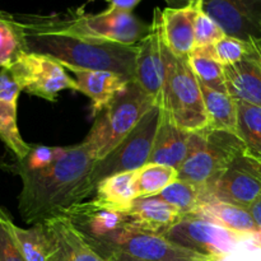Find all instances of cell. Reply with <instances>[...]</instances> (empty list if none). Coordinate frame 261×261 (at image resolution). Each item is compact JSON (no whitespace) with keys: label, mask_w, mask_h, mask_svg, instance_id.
Listing matches in <instances>:
<instances>
[{"label":"cell","mask_w":261,"mask_h":261,"mask_svg":"<svg viewBox=\"0 0 261 261\" xmlns=\"http://www.w3.org/2000/svg\"><path fill=\"white\" fill-rule=\"evenodd\" d=\"M203 10L226 36L261 42V0H203Z\"/></svg>","instance_id":"cell-12"},{"label":"cell","mask_w":261,"mask_h":261,"mask_svg":"<svg viewBox=\"0 0 261 261\" xmlns=\"http://www.w3.org/2000/svg\"><path fill=\"white\" fill-rule=\"evenodd\" d=\"M87 242L103 259L120 255L138 261H214L178 246L160 234L148 233L126 226L103 239L87 240Z\"/></svg>","instance_id":"cell-8"},{"label":"cell","mask_w":261,"mask_h":261,"mask_svg":"<svg viewBox=\"0 0 261 261\" xmlns=\"http://www.w3.org/2000/svg\"><path fill=\"white\" fill-rule=\"evenodd\" d=\"M55 242L53 261H107L101 256L66 217L45 222Z\"/></svg>","instance_id":"cell-21"},{"label":"cell","mask_w":261,"mask_h":261,"mask_svg":"<svg viewBox=\"0 0 261 261\" xmlns=\"http://www.w3.org/2000/svg\"><path fill=\"white\" fill-rule=\"evenodd\" d=\"M195 8H166L162 10V33L165 45L173 55L189 58L195 47Z\"/></svg>","instance_id":"cell-20"},{"label":"cell","mask_w":261,"mask_h":261,"mask_svg":"<svg viewBox=\"0 0 261 261\" xmlns=\"http://www.w3.org/2000/svg\"><path fill=\"white\" fill-rule=\"evenodd\" d=\"M190 135L191 133L178 127L168 112L161 106L160 124L149 163L171 166L178 171L188 155Z\"/></svg>","instance_id":"cell-19"},{"label":"cell","mask_w":261,"mask_h":261,"mask_svg":"<svg viewBox=\"0 0 261 261\" xmlns=\"http://www.w3.org/2000/svg\"><path fill=\"white\" fill-rule=\"evenodd\" d=\"M249 211H250V213L252 214L255 222H256V224L259 226V228L261 231V196L257 199L256 201H255L254 204H252L251 206H250Z\"/></svg>","instance_id":"cell-36"},{"label":"cell","mask_w":261,"mask_h":261,"mask_svg":"<svg viewBox=\"0 0 261 261\" xmlns=\"http://www.w3.org/2000/svg\"><path fill=\"white\" fill-rule=\"evenodd\" d=\"M106 260H107V261H138V260L129 259V257L120 256V255H112V256H109V257H107Z\"/></svg>","instance_id":"cell-37"},{"label":"cell","mask_w":261,"mask_h":261,"mask_svg":"<svg viewBox=\"0 0 261 261\" xmlns=\"http://www.w3.org/2000/svg\"><path fill=\"white\" fill-rule=\"evenodd\" d=\"M9 71L22 92L46 101L56 102L64 89H78L75 79L66 73V69L55 59L42 54H23Z\"/></svg>","instance_id":"cell-10"},{"label":"cell","mask_w":261,"mask_h":261,"mask_svg":"<svg viewBox=\"0 0 261 261\" xmlns=\"http://www.w3.org/2000/svg\"><path fill=\"white\" fill-rule=\"evenodd\" d=\"M124 214L127 218L126 227L160 236H165L181 218V213L175 206L155 196L138 198Z\"/></svg>","instance_id":"cell-16"},{"label":"cell","mask_w":261,"mask_h":261,"mask_svg":"<svg viewBox=\"0 0 261 261\" xmlns=\"http://www.w3.org/2000/svg\"><path fill=\"white\" fill-rule=\"evenodd\" d=\"M158 102L139 83L130 81L94 119L86 137L93 144L98 161L109 155Z\"/></svg>","instance_id":"cell-5"},{"label":"cell","mask_w":261,"mask_h":261,"mask_svg":"<svg viewBox=\"0 0 261 261\" xmlns=\"http://www.w3.org/2000/svg\"><path fill=\"white\" fill-rule=\"evenodd\" d=\"M12 217L0 205V261H27L10 229Z\"/></svg>","instance_id":"cell-33"},{"label":"cell","mask_w":261,"mask_h":261,"mask_svg":"<svg viewBox=\"0 0 261 261\" xmlns=\"http://www.w3.org/2000/svg\"><path fill=\"white\" fill-rule=\"evenodd\" d=\"M64 217H66L87 240L103 239L124 228L127 223L126 216L122 212L103 208L93 199L74 205Z\"/></svg>","instance_id":"cell-15"},{"label":"cell","mask_w":261,"mask_h":261,"mask_svg":"<svg viewBox=\"0 0 261 261\" xmlns=\"http://www.w3.org/2000/svg\"><path fill=\"white\" fill-rule=\"evenodd\" d=\"M20 92L9 69H0V140L14 160L24 158L31 149V144L24 142L18 129L17 106Z\"/></svg>","instance_id":"cell-14"},{"label":"cell","mask_w":261,"mask_h":261,"mask_svg":"<svg viewBox=\"0 0 261 261\" xmlns=\"http://www.w3.org/2000/svg\"><path fill=\"white\" fill-rule=\"evenodd\" d=\"M97 162L93 144L84 139L66 147L59 160L45 167L27 170L13 163H2L0 167L22 180L18 211L24 223L33 226L64 217L74 205L91 198L94 194L91 175Z\"/></svg>","instance_id":"cell-1"},{"label":"cell","mask_w":261,"mask_h":261,"mask_svg":"<svg viewBox=\"0 0 261 261\" xmlns=\"http://www.w3.org/2000/svg\"><path fill=\"white\" fill-rule=\"evenodd\" d=\"M252 45H254L255 47H256L257 53H259L260 56H261V42H260V43H252Z\"/></svg>","instance_id":"cell-39"},{"label":"cell","mask_w":261,"mask_h":261,"mask_svg":"<svg viewBox=\"0 0 261 261\" xmlns=\"http://www.w3.org/2000/svg\"><path fill=\"white\" fill-rule=\"evenodd\" d=\"M188 4L195 9H203V0H188Z\"/></svg>","instance_id":"cell-38"},{"label":"cell","mask_w":261,"mask_h":261,"mask_svg":"<svg viewBox=\"0 0 261 261\" xmlns=\"http://www.w3.org/2000/svg\"><path fill=\"white\" fill-rule=\"evenodd\" d=\"M163 237L214 261H261V231L240 232L186 214Z\"/></svg>","instance_id":"cell-4"},{"label":"cell","mask_w":261,"mask_h":261,"mask_svg":"<svg viewBox=\"0 0 261 261\" xmlns=\"http://www.w3.org/2000/svg\"><path fill=\"white\" fill-rule=\"evenodd\" d=\"M18 22L24 30L30 53L50 56L66 70L70 68L106 70L121 74L130 81L135 79L138 46L84 40L65 33L31 27L19 19Z\"/></svg>","instance_id":"cell-2"},{"label":"cell","mask_w":261,"mask_h":261,"mask_svg":"<svg viewBox=\"0 0 261 261\" xmlns=\"http://www.w3.org/2000/svg\"><path fill=\"white\" fill-rule=\"evenodd\" d=\"M10 229L19 250L27 261H53L56 246L45 223H37L30 228H22L10 221Z\"/></svg>","instance_id":"cell-24"},{"label":"cell","mask_w":261,"mask_h":261,"mask_svg":"<svg viewBox=\"0 0 261 261\" xmlns=\"http://www.w3.org/2000/svg\"><path fill=\"white\" fill-rule=\"evenodd\" d=\"M244 149L246 147L236 134L211 127L191 133L189 152L178 168V178L199 186L206 200L214 182Z\"/></svg>","instance_id":"cell-6"},{"label":"cell","mask_w":261,"mask_h":261,"mask_svg":"<svg viewBox=\"0 0 261 261\" xmlns=\"http://www.w3.org/2000/svg\"><path fill=\"white\" fill-rule=\"evenodd\" d=\"M194 32H195V47L213 46L226 36L216 20L212 19L203 9L196 10Z\"/></svg>","instance_id":"cell-34"},{"label":"cell","mask_w":261,"mask_h":261,"mask_svg":"<svg viewBox=\"0 0 261 261\" xmlns=\"http://www.w3.org/2000/svg\"><path fill=\"white\" fill-rule=\"evenodd\" d=\"M160 116L161 103L158 102L109 155L96 163L91 175V186L94 193L97 185L103 178L116 173L137 171L149 163L160 124Z\"/></svg>","instance_id":"cell-9"},{"label":"cell","mask_w":261,"mask_h":261,"mask_svg":"<svg viewBox=\"0 0 261 261\" xmlns=\"http://www.w3.org/2000/svg\"><path fill=\"white\" fill-rule=\"evenodd\" d=\"M176 180H178V171L176 168L160 163H147L137 171L139 198L158 195Z\"/></svg>","instance_id":"cell-29"},{"label":"cell","mask_w":261,"mask_h":261,"mask_svg":"<svg viewBox=\"0 0 261 261\" xmlns=\"http://www.w3.org/2000/svg\"><path fill=\"white\" fill-rule=\"evenodd\" d=\"M88 2H96V0H88ZM102 2L109 3L110 7H115L122 10H127V12H133V9H134L142 0H102Z\"/></svg>","instance_id":"cell-35"},{"label":"cell","mask_w":261,"mask_h":261,"mask_svg":"<svg viewBox=\"0 0 261 261\" xmlns=\"http://www.w3.org/2000/svg\"><path fill=\"white\" fill-rule=\"evenodd\" d=\"M237 135L244 142L247 152L261 161L260 107L244 101H237Z\"/></svg>","instance_id":"cell-28"},{"label":"cell","mask_w":261,"mask_h":261,"mask_svg":"<svg viewBox=\"0 0 261 261\" xmlns=\"http://www.w3.org/2000/svg\"><path fill=\"white\" fill-rule=\"evenodd\" d=\"M137 46L134 81L139 83L148 94L161 101L166 81V59L162 33V10L160 8L154 9L149 33Z\"/></svg>","instance_id":"cell-13"},{"label":"cell","mask_w":261,"mask_h":261,"mask_svg":"<svg viewBox=\"0 0 261 261\" xmlns=\"http://www.w3.org/2000/svg\"><path fill=\"white\" fill-rule=\"evenodd\" d=\"M214 56L223 66L233 65L241 61L251 50V43L244 42L234 37L224 36L212 46Z\"/></svg>","instance_id":"cell-31"},{"label":"cell","mask_w":261,"mask_h":261,"mask_svg":"<svg viewBox=\"0 0 261 261\" xmlns=\"http://www.w3.org/2000/svg\"><path fill=\"white\" fill-rule=\"evenodd\" d=\"M188 60L200 83L218 91H228L224 79V66L214 56L212 46L194 47Z\"/></svg>","instance_id":"cell-27"},{"label":"cell","mask_w":261,"mask_h":261,"mask_svg":"<svg viewBox=\"0 0 261 261\" xmlns=\"http://www.w3.org/2000/svg\"><path fill=\"white\" fill-rule=\"evenodd\" d=\"M24 24L40 30L65 33L84 40L137 46L149 33L150 24L135 17L133 12L109 7L97 14L84 13L83 8L66 14H15Z\"/></svg>","instance_id":"cell-3"},{"label":"cell","mask_w":261,"mask_h":261,"mask_svg":"<svg viewBox=\"0 0 261 261\" xmlns=\"http://www.w3.org/2000/svg\"><path fill=\"white\" fill-rule=\"evenodd\" d=\"M65 149L66 147H46V145L31 144L28 154L22 160H14V162L12 163L20 168L36 170V168L45 167L55 162L64 154Z\"/></svg>","instance_id":"cell-32"},{"label":"cell","mask_w":261,"mask_h":261,"mask_svg":"<svg viewBox=\"0 0 261 261\" xmlns=\"http://www.w3.org/2000/svg\"><path fill=\"white\" fill-rule=\"evenodd\" d=\"M166 81L161 106L168 112L178 127L195 133L209 127L200 82L189 64L188 58L173 55L165 45Z\"/></svg>","instance_id":"cell-7"},{"label":"cell","mask_w":261,"mask_h":261,"mask_svg":"<svg viewBox=\"0 0 261 261\" xmlns=\"http://www.w3.org/2000/svg\"><path fill=\"white\" fill-rule=\"evenodd\" d=\"M76 82V91L86 94L92 101V117L96 119L116 97V94L130 82L121 74L106 70L68 69Z\"/></svg>","instance_id":"cell-17"},{"label":"cell","mask_w":261,"mask_h":261,"mask_svg":"<svg viewBox=\"0 0 261 261\" xmlns=\"http://www.w3.org/2000/svg\"><path fill=\"white\" fill-rule=\"evenodd\" d=\"M224 79L234 99L261 109V56L252 43L250 53L241 61L224 66Z\"/></svg>","instance_id":"cell-18"},{"label":"cell","mask_w":261,"mask_h":261,"mask_svg":"<svg viewBox=\"0 0 261 261\" xmlns=\"http://www.w3.org/2000/svg\"><path fill=\"white\" fill-rule=\"evenodd\" d=\"M25 53L30 51L22 24L14 14L0 10V69H9Z\"/></svg>","instance_id":"cell-26"},{"label":"cell","mask_w":261,"mask_h":261,"mask_svg":"<svg viewBox=\"0 0 261 261\" xmlns=\"http://www.w3.org/2000/svg\"><path fill=\"white\" fill-rule=\"evenodd\" d=\"M193 216L203 218L214 224L240 232H259V226L249 209L232 205L218 200H206L201 203ZM186 216V214H185Z\"/></svg>","instance_id":"cell-23"},{"label":"cell","mask_w":261,"mask_h":261,"mask_svg":"<svg viewBox=\"0 0 261 261\" xmlns=\"http://www.w3.org/2000/svg\"><path fill=\"white\" fill-rule=\"evenodd\" d=\"M137 171L116 173L103 178L97 185L93 200L103 208L124 213L133 201L139 198Z\"/></svg>","instance_id":"cell-22"},{"label":"cell","mask_w":261,"mask_h":261,"mask_svg":"<svg viewBox=\"0 0 261 261\" xmlns=\"http://www.w3.org/2000/svg\"><path fill=\"white\" fill-rule=\"evenodd\" d=\"M260 196L261 161L244 149L214 182L206 200H218L250 209Z\"/></svg>","instance_id":"cell-11"},{"label":"cell","mask_w":261,"mask_h":261,"mask_svg":"<svg viewBox=\"0 0 261 261\" xmlns=\"http://www.w3.org/2000/svg\"><path fill=\"white\" fill-rule=\"evenodd\" d=\"M209 127L237 135V101L228 91H218L200 83Z\"/></svg>","instance_id":"cell-25"},{"label":"cell","mask_w":261,"mask_h":261,"mask_svg":"<svg viewBox=\"0 0 261 261\" xmlns=\"http://www.w3.org/2000/svg\"><path fill=\"white\" fill-rule=\"evenodd\" d=\"M155 198L175 206L181 216H185L193 213L201 203L205 201V194L199 186L178 178L162 193L155 195Z\"/></svg>","instance_id":"cell-30"}]
</instances>
